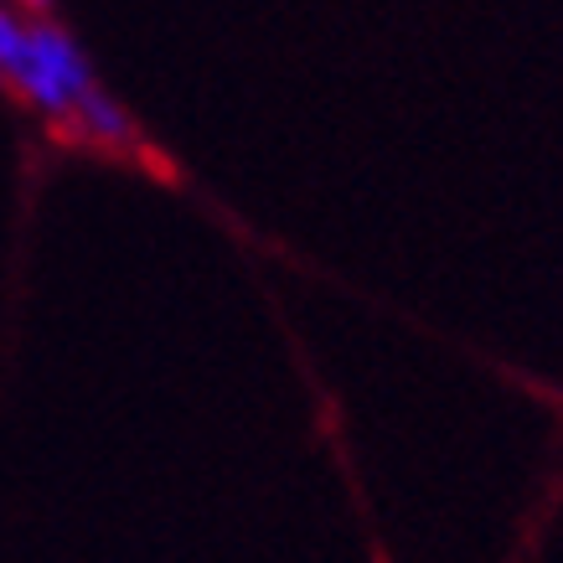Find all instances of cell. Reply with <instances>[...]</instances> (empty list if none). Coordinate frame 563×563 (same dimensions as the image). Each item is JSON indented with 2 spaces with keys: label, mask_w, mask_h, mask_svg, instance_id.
Wrapping results in <instances>:
<instances>
[{
  "label": "cell",
  "mask_w": 563,
  "mask_h": 563,
  "mask_svg": "<svg viewBox=\"0 0 563 563\" xmlns=\"http://www.w3.org/2000/svg\"><path fill=\"white\" fill-rule=\"evenodd\" d=\"M0 120L16 140L21 218L57 176L88 172L197 207L249 249H279L114 84L73 0H0Z\"/></svg>",
  "instance_id": "6da1fadb"
}]
</instances>
